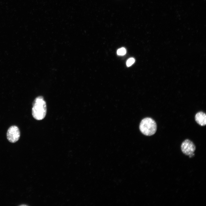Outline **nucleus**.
<instances>
[{"label": "nucleus", "mask_w": 206, "mask_h": 206, "mask_svg": "<svg viewBox=\"0 0 206 206\" xmlns=\"http://www.w3.org/2000/svg\"><path fill=\"white\" fill-rule=\"evenodd\" d=\"M20 134V130L18 127L12 126L8 130L7 133V138L11 142L15 143L19 140Z\"/></svg>", "instance_id": "20e7f679"}, {"label": "nucleus", "mask_w": 206, "mask_h": 206, "mask_svg": "<svg viewBox=\"0 0 206 206\" xmlns=\"http://www.w3.org/2000/svg\"><path fill=\"white\" fill-rule=\"evenodd\" d=\"M47 112L46 105L43 98L38 96L34 100L32 109V115L37 120H41L45 117Z\"/></svg>", "instance_id": "f257e3e1"}, {"label": "nucleus", "mask_w": 206, "mask_h": 206, "mask_svg": "<svg viewBox=\"0 0 206 206\" xmlns=\"http://www.w3.org/2000/svg\"><path fill=\"white\" fill-rule=\"evenodd\" d=\"M126 53V49L124 47H122L118 49L117 52V54L119 56L124 55Z\"/></svg>", "instance_id": "423d86ee"}, {"label": "nucleus", "mask_w": 206, "mask_h": 206, "mask_svg": "<svg viewBox=\"0 0 206 206\" xmlns=\"http://www.w3.org/2000/svg\"><path fill=\"white\" fill-rule=\"evenodd\" d=\"M181 148L183 153L186 155L189 156V157L194 156L196 147L193 143L189 140L187 139L183 142Z\"/></svg>", "instance_id": "7ed1b4c3"}, {"label": "nucleus", "mask_w": 206, "mask_h": 206, "mask_svg": "<svg viewBox=\"0 0 206 206\" xmlns=\"http://www.w3.org/2000/svg\"><path fill=\"white\" fill-rule=\"evenodd\" d=\"M196 122L201 126H204L206 124V114L203 112L197 113L195 116Z\"/></svg>", "instance_id": "39448f33"}, {"label": "nucleus", "mask_w": 206, "mask_h": 206, "mask_svg": "<svg viewBox=\"0 0 206 206\" xmlns=\"http://www.w3.org/2000/svg\"><path fill=\"white\" fill-rule=\"evenodd\" d=\"M157 124L155 121L152 118L146 117L141 121L139 129L144 135L150 136L154 134L157 130Z\"/></svg>", "instance_id": "f03ea898"}, {"label": "nucleus", "mask_w": 206, "mask_h": 206, "mask_svg": "<svg viewBox=\"0 0 206 206\" xmlns=\"http://www.w3.org/2000/svg\"><path fill=\"white\" fill-rule=\"evenodd\" d=\"M134 59L132 58L129 59L126 62V65L127 66L129 67L131 66L134 62Z\"/></svg>", "instance_id": "0eeeda50"}]
</instances>
